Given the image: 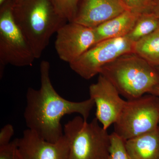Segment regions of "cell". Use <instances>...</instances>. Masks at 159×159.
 Listing matches in <instances>:
<instances>
[{
	"mask_svg": "<svg viewBox=\"0 0 159 159\" xmlns=\"http://www.w3.org/2000/svg\"><path fill=\"white\" fill-rule=\"evenodd\" d=\"M119 94L128 100L136 99L159 85V73L155 67L134 53L122 55L101 69Z\"/></svg>",
	"mask_w": 159,
	"mask_h": 159,
	"instance_id": "3",
	"label": "cell"
},
{
	"mask_svg": "<svg viewBox=\"0 0 159 159\" xmlns=\"http://www.w3.org/2000/svg\"><path fill=\"white\" fill-rule=\"evenodd\" d=\"M134 43L127 37L99 42L70 64L72 70L85 80L100 74L101 69L124 54L134 53Z\"/></svg>",
	"mask_w": 159,
	"mask_h": 159,
	"instance_id": "7",
	"label": "cell"
},
{
	"mask_svg": "<svg viewBox=\"0 0 159 159\" xmlns=\"http://www.w3.org/2000/svg\"><path fill=\"white\" fill-rule=\"evenodd\" d=\"M90 98L96 107V118L107 130L116 122L126 101L120 97L116 88L105 77L99 74L97 81L90 86Z\"/></svg>",
	"mask_w": 159,
	"mask_h": 159,
	"instance_id": "9",
	"label": "cell"
},
{
	"mask_svg": "<svg viewBox=\"0 0 159 159\" xmlns=\"http://www.w3.org/2000/svg\"><path fill=\"white\" fill-rule=\"evenodd\" d=\"M0 159H22L18 147L17 139L0 146Z\"/></svg>",
	"mask_w": 159,
	"mask_h": 159,
	"instance_id": "18",
	"label": "cell"
},
{
	"mask_svg": "<svg viewBox=\"0 0 159 159\" xmlns=\"http://www.w3.org/2000/svg\"><path fill=\"white\" fill-rule=\"evenodd\" d=\"M159 125V97L149 94L126 101L116 122L115 133L126 141Z\"/></svg>",
	"mask_w": 159,
	"mask_h": 159,
	"instance_id": "5",
	"label": "cell"
},
{
	"mask_svg": "<svg viewBox=\"0 0 159 159\" xmlns=\"http://www.w3.org/2000/svg\"><path fill=\"white\" fill-rule=\"evenodd\" d=\"M159 29V19L148 11L142 12L135 25L125 37L133 42H136Z\"/></svg>",
	"mask_w": 159,
	"mask_h": 159,
	"instance_id": "15",
	"label": "cell"
},
{
	"mask_svg": "<svg viewBox=\"0 0 159 159\" xmlns=\"http://www.w3.org/2000/svg\"><path fill=\"white\" fill-rule=\"evenodd\" d=\"M20 1V0H13V1H12V5H13L14 3L16 2H18V1Z\"/></svg>",
	"mask_w": 159,
	"mask_h": 159,
	"instance_id": "25",
	"label": "cell"
},
{
	"mask_svg": "<svg viewBox=\"0 0 159 159\" xmlns=\"http://www.w3.org/2000/svg\"><path fill=\"white\" fill-rule=\"evenodd\" d=\"M36 57L30 44L15 21L11 5L0 8V70L8 65L29 66Z\"/></svg>",
	"mask_w": 159,
	"mask_h": 159,
	"instance_id": "6",
	"label": "cell"
},
{
	"mask_svg": "<svg viewBox=\"0 0 159 159\" xmlns=\"http://www.w3.org/2000/svg\"><path fill=\"white\" fill-rule=\"evenodd\" d=\"M14 133V128L11 124H7L2 127L0 131V146L10 143V140Z\"/></svg>",
	"mask_w": 159,
	"mask_h": 159,
	"instance_id": "19",
	"label": "cell"
},
{
	"mask_svg": "<svg viewBox=\"0 0 159 159\" xmlns=\"http://www.w3.org/2000/svg\"><path fill=\"white\" fill-rule=\"evenodd\" d=\"M130 159H159V125L153 130L125 142Z\"/></svg>",
	"mask_w": 159,
	"mask_h": 159,
	"instance_id": "13",
	"label": "cell"
},
{
	"mask_svg": "<svg viewBox=\"0 0 159 159\" xmlns=\"http://www.w3.org/2000/svg\"><path fill=\"white\" fill-rule=\"evenodd\" d=\"M134 53L152 66H159V29L135 42Z\"/></svg>",
	"mask_w": 159,
	"mask_h": 159,
	"instance_id": "14",
	"label": "cell"
},
{
	"mask_svg": "<svg viewBox=\"0 0 159 159\" xmlns=\"http://www.w3.org/2000/svg\"><path fill=\"white\" fill-rule=\"evenodd\" d=\"M13 0H0V8L7 5H12Z\"/></svg>",
	"mask_w": 159,
	"mask_h": 159,
	"instance_id": "22",
	"label": "cell"
},
{
	"mask_svg": "<svg viewBox=\"0 0 159 159\" xmlns=\"http://www.w3.org/2000/svg\"><path fill=\"white\" fill-rule=\"evenodd\" d=\"M63 131L70 146L69 159H109L110 134L97 118L88 122L77 116L66 123Z\"/></svg>",
	"mask_w": 159,
	"mask_h": 159,
	"instance_id": "4",
	"label": "cell"
},
{
	"mask_svg": "<svg viewBox=\"0 0 159 159\" xmlns=\"http://www.w3.org/2000/svg\"><path fill=\"white\" fill-rule=\"evenodd\" d=\"M156 69H157V70L158 71V72L159 73V66L157 67Z\"/></svg>",
	"mask_w": 159,
	"mask_h": 159,
	"instance_id": "26",
	"label": "cell"
},
{
	"mask_svg": "<svg viewBox=\"0 0 159 159\" xmlns=\"http://www.w3.org/2000/svg\"><path fill=\"white\" fill-rule=\"evenodd\" d=\"M127 10L121 0H79L72 22L94 29Z\"/></svg>",
	"mask_w": 159,
	"mask_h": 159,
	"instance_id": "11",
	"label": "cell"
},
{
	"mask_svg": "<svg viewBox=\"0 0 159 159\" xmlns=\"http://www.w3.org/2000/svg\"><path fill=\"white\" fill-rule=\"evenodd\" d=\"M58 14L68 22L74 20L79 0H51Z\"/></svg>",
	"mask_w": 159,
	"mask_h": 159,
	"instance_id": "16",
	"label": "cell"
},
{
	"mask_svg": "<svg viewBox=\"0 0 159 159\" xmlns=\"http://www.w3.org/2000/svg\"><path fill=\"white\" fill-rule=\"evenodd\" d=\"M141 13L127 10L94 28L96 44L105 40L125 37L134 28Z\"/></svg>",
	"mask_w": 159,
	"mask_h": 159,
	"instance_id": "12",
	"label": "cell"
},
{
	"mask_svg": "<svg viewBox=\"0 0 159 159\" xmlns=\"http://www.w3.org/2000/svg\"><path fill=\"white\" fill-rule=\"evenodd\" d=\"M54 47L58 57L69 64L96 44L93 29L74 22L66 23L57 31Z\"/></svg>",
	"mask_w": 159,
	"mask_h": 159,
	"instance_id": "8",
	"label": "cell"
},
{
	"mask_svg": "<svg viewBox=\"0 0 159 159\" xmlns=\"http://www.w3.org/2000/svg\"><path fill=\"white\" fill-rule=\"evenodd\" d=\"M145 11L151 12L159 19V0H153Z\"/></svg>",
	"mask_w": 159,
	"mask_h": 159,
	"instance_id": "21",
	"label": "cell"
},
{
	"mask_svg": "<svg viewBox=\"0 0 159 159\" xmlns=\"http://www.w3.org/2000/svg\"><path fill=\"white\" fill-rule=\"evenodd\" d=\"M17 142L22 159H69L70 146L64 135L57 142H51L27 129Z\"/></svg>",
	"mask_w": 159,
	"mask_h": 159,
	"instance_id": "10",
	"label": "cell"
},
{
	"mask_svg": "<svg viewBox=\"0 0 159 159\" xmlns=\"http://www.w3.org/2000/svg\"><path fill=\"white\" fill-rule=\"evenodd\" d=\"M110 138L109 159H130L125 148V141L115 132L111 134Z\"/></svg>",
	"mask_w": 159,
	"mask_h": 159,
	"instance_id": "17",
	"label": "cell"
},
{
	"mask_svg": "<svg viewBox=\"0 0 159 159\" xmlns=\"http://www.w3.org/2000/svg\"><path fill=\"white\" fill-rule=\"evenodd\" d=\"M129 9L142 12L145 11V0H121Z\"/></svg>",
	"mask_w": 159,
	"mask_h": 159,
	"instance_id": "20",
	"label": "cell"
},
{
	"mask_svg": "<svg viewBox=\"0 0 159 159\" xmlns=\"http://www.w3.org/2000/svg\"><path fill=\"white\" fill-rule=\"evenodd\" d=\"M11 9L36 59L41 57L52 35L68 22L58 14L51 0H20Z\"/></svg>",
	"mask_w": 159,
	"mask_h": 159,
	"instance_id": "2",
	"label": "cell"
},
{
	"mask_svg": "<svg viewBox=\"0 0 159 159\" xmlns=\"http://www.w3.org/2000/svg\"><path fill=\"white\" fill-rule=\"evenodd\" d=\"M149 94H152L159 97V85L156 86L152 89V90L149 92Z\"/></svg>",
	"mask_w": 159,
	"mask_h": 159,
	"instance_id": "23",
	"label": "cell"
},
{
	"mask_svg": "<svg viewBox=\"0 0 159 159\" xmlns=\"http://www.w3.org/2000/svg\"><path fill=\"white\" fill-rule=\"evenodd\" d=\"M152 1H153V0H145V6H146L145 11H146V10L148 9V7L150 6L151 3H152Z\"/></svg>",
	"mask_w": 159,
	"mask_h": 159,
	"instance_id": "24",
	"label": "cell"
},
{
	"mask_svg": "<svg viewBox=\"0 0 159 159\" xmlns=\"http://www.w3.org/2000/svg\"><path fill=\"white\" fill-rule=\"evenodd\" d=\"M50 71V63L42 61L40 65V87L39 89L27 90L24 116L28 129L48 142H56L64 135L61 123L63 117L77 113L87 121L95 104L90 98L80 102L63 98L52 84Z\"/></svg>",
	"mask_w": 159,
	"mask_h": 159,
	"instance_id": "1",
	"label": "cell"
}]
</instances>
